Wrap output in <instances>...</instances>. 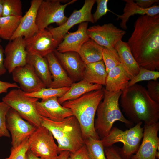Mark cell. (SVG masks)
<instances>
[{"instance_id":"1","label":"cell","mask_w":159,"mask_h":159,"mask_svg":"<svg viewBox=\"0 0 159 159\" xmlns=\"http://www.w3.org/2000/svg\"><path fill=\"white\" fill-rule=\"evenodd\" d=\"M138 66L159 70V14L141 15L136 20L127 42Z\"/></svg>"},{"instance_id":"2","label":"cell","mask_w":159,"mask_h":159,"mask_svg":"<svg viewBox=\"0 0 159 159\" xmlns=\"http://www.w3.org/2000/svg\"><path fill=\"white\" fill-rule=\"evenodd\" d=\"M120 97L122 110L132 123L150 125L158 122L159 103L150 98L143 86L136 84L127 87Z\"/></svg>"},{"instance_id":"3","label":"cell","mask_w":159,"mask_h":159,"mask_svg":"<svg viewBox=\"0 0 159 159\" xmlns=\"http://www.w3.org/2000/svg\"><path fill=\"white\" fill-rule=\"evenodd\" d=\"M103 96L102 89L90 92L62 104V106L71 110L77 120L84 140L89 137L100 139L95 128V118L98 105Z\"/></svg>"},{"instance_id":"4","label":"cell","mask_w":159,"mask_h":159,"mask_svg":"<svg viewBox=\"0 0 159 159\" xmlns=\"http://www.w3.org/2000/svg\"><path fill=\"white\" fill-rule=\"evenodd\" d=\"M42 117V126L47 129L56 140L59 153L63 150L75 152L84 145L80 127L74 116L59 122Z\"/></svg>"},{"instance_id":"5","label":"cell","mask_w":159,"mask_h":159,"mask_svg":"<svg viewBox=\"0 0 159 159\" xmlns=\"http://www.w3.org/2000/svg\"><path fill=\"white\" fill-rule=\"evenodd\" d=\"M102 89L103 99L97 107V117L95 122L96 131L101 139L108 134L114 123L116 121L123 122L128 126L133 124L125 117L119 107V101L122 91L111 92L105 88Z\"/></svg>"},{"instance_id":"6","label":"cell","mask_w":159,"mask_h":159,"mask_svg":"<svg viewBox=\"0 0 159 159\" xmlns=\"http://www.w3.org/2000/svg\"><path fill=\"white\" fill-rule=\"evenodd\" d=\"M142 123L140 122L125 131L117 127L112 128L108 134L101 139L103 146L108 147L117 143L121 142L123 144L122 148L120 149L121 157L123 159H130L137 151L143 137Z\"/></svg>"},{"instance_id":"7","label":"cell","mask_w":159,"mask_h":159,"mask_svg":"<svg viewBox=\"0 0 159 159\" xmlns=\"http://www.w3.org/2000/svg\"><path fill=\"white\" fill-rule=\"evenodd\" d=\"M38 99L26 95L20 88H15L10 91L2 100L23 119L38 127L42 126V117L36 108Z\"/></svg>"},{"instance_id":"8","label":"cell","mask_w":159,"mask_h":159,"mask_svg":"<svg viewBox=\"0 0 159 159\" xmlns=\"http://www.w3.org/2000/svg\"><path fill=\"white\" fill-rule=\"evenodd\" d=\"M76 1L72 0L62 4L61 0H42L38 9L36 18L39 30L46 29L52 23H56L59 26L64 24L68 18L64 14L65 8Z\"/></svg>"},{"instance_id":"9","label":"cell","mask_w":159,"mask_h":159,"mask_svg":"<svg viewBox=\"0 0 159 159\" xmlns=\"http://www.w3.org/2000/svg\"><path fill=\"white\" fill-rule=\"evenodd\" d=\"M29 149L42 159H57L59 152L51 132L41 126L37 127L29 138Z\"/></svg>"},{"instance_id":"10","label":"cell","mask_w":159,"mask_h":159,"mask_svg":"<svg viewBox=\"0 0 159 159\" xmlns=\"http://www.w3.org/2000/svg\"><path fill=\"white\" fill-rule=\"evenodd\" d=\"M95 2V0H85L82 7L79 10L74 11L64 24L57 27L48 29L58 45L74 26L84 22L94 23L91 11Z\"/></svg>"},{"instance_id":"11","label":"cell","mask_w":159,"mask_h":159,"mask_svg":"<svg viewBox=\"0 0 159 159\" xmlns=\"http://www.w3.org/2000/svg\"><path fill=\"white\" fill-rule=\"evenodd\" d=\"M6 128L11 133L12 147L18 146L29 137L37 127L24 120L14 110L10 108L6 117Z\"/></svg>"},{"instance_id":"12","label":"cell","mask_w":159,"mask_h":159,"mask_svg":"<svg viewBox=\"0 0 159 159\" xmlns=\"http://www.w3.org/2000/svg\"><path fill=\"white\" fill-rule=\"evenodd\" d=\"M87 33L90 38L98 45L110 49L114 48L116 44L122 40L126 32L109 23L90 26L87 28Z\"/></svg>"},{"instance_id":"13","label":"cell","mask_w":159,"mask_h":159,"mask_svg":"<svg viewBox=\"0 0 159 159\" xmlns=\"http://www.w3.org/2000/svg\"><path fill=\"white\" fill-rule=\"evenodd\" d=\"M143 140L139 148L130 159H156V154L159 150V122L144 124Z\"/></svg>"},{"instance_id":"14","label":"cell","mask_w":159,"mask_h":159,"mask_svg":"<svg viewBox=\"0 0 159 159\" xmlns=\"http://www.w3.org/2000/svg\"><path fill=\"white\" fill-rule=\"evenodd\" d=\"M10 41L4 49V65L9 72L11 73L16 68L27 64L28 53L23 37H18Z\"/></svg>"},{"instance_id":"15","label":"cell","mask_w":159,"mask_h":159,"mask_svg":"<svg viewBox=\"0 0 159 159\" xmlns=\"http://www.w3.org/2000/svg\"><path fill=\"white\" fill-rule=\"evenodd\" d=\"M25 40L28 53L43 57L53 52L58 45L51 33L46 29L39 30L33 36Z\"/></svg>"},{"instance_id":"16","label":"cell","mask_w":159,"mask_h":159,"mask_svg":"<svg viewBox=\"0 0 159 159\" xmlns=\"http://www.w3.org/2000/svg\"><path fill=\"white\" fill-rule=\"evenodd\" d=\"M11 73L14 81L19 84L20 88L26 93L34 92L46 87L28 64L16 68Z\"/></svg>"},{"instance_id":"17","label":"cell","mask_w":159,"mask_h":159,"mask_svg":"<svg viewBox=\"0 0 159 159\" xmlns=\"http://www.w3.org/2000/svg\"><path fill=\"white\" fill-rule=\"evenodd\" d=\"M36 108L41 117L54 121H60L73 116L71 110L62 105L56 97L42 100L40 102L38 101L36 103Z\"/></svg>"},{"instance_id":"18","label":"cell","mask_w":159,"mask_h":159,"mask_svg":"<svg viewBox=\"0 0 159 159\" xmlns=\"http://www.w3.org/2000/svg\"><path fill=\"white\" fill-rule=\"evenodd\" d=\"M54 53L63 67L74 81L82 79L86 66L78 52L70 51L63 53L56 49Z\"/></svg>"},{"instance_id":"19","label":"cell","mask_w":159,"mask_h":159,"mask_svg":"<svg viewBox=\"0 0 159 159\" xmlns=\"http://www.w3.org/2000/svg\"><path fill=\"white\" fill-rule=\"evenodd\" d=\"M42 0H32L26 14L22 16L19 26L10 41L19 37L29 38L37 33L39 29L36 23L39 7Z\"/></svg>"},{"instance_id":"20","label":"cell","mask_w":159,"mask_h":159,"mask_svg":"<svg viewBox=\"0 0 159 159\" xmlns=\"http://www.w3.org/2000/svg\"><path fill=\"white\" fill-rule=\"evenodd\" d=\"M88 25V22H82L80 24L76 31L68 32L56 50L61 53L70 51L78 52L82 45L90 39L87 33Z\"/></svg>"},{"instance_id":"21","label":"cell","mask_w":159,"mask_h":159,"mask_svg":"<svg viewBox=\"0 0 159 159\" xmlns=\"http://www.w3.org/2000/svg\"><path fill=\"white\" fill-rule=\"evenodd\" d=\"M45 57L47 61L52 79L49 87L57 88L70 87L73 81L61 65L54 52Z\"/></svg>"},{"instance_id":"22","label":"cell","mask_w":159,"mask_h":159,"mask_svg":"<svg viewBox=\"0 0 159 159\" xmlns=\"http://www.w3.org/2000/svg\"><path fill=\"white\" fill-rule=\"evenodd\" d=\"M114 48L120 58L121 64L130 80L139 72L140 67L136 62L127 42L122 40L118 42Z\"/></svg>"},{"instance_id":"23","label":"cell","mask_w":159,"mask_h":159,"mask_svg":"<svg viewBox=\"0 0 159 159\" xmlns=\"http://www.w3.org/2000/svg\"><path fill=\"white\" fill-rule=\"evenodd\" d=\"M123 1L126 2V4L123 10V14L121 15H116L117 16V19L121 20L120 25L124 30L127 28L126 24L130 17L135 14L153 16L159 14V5H155L144 9L138 6L134 0H124Z\"/></svg>"},{"instance_id":"24","label":"cell","mask_w":159,"mask_h":159,"mask_svg":"<svg viewBox=\"0 0 159 159\" xmlns=\"http://www.w3.org/2000/svg\"><path fill=\"white\" fill-rule=\"evenodd\" d=\"M130 79L121 65L117 66L108 73L105 89L111 92L125 90Z\"/></svg>"},{"instance_id":"25","label":"cell","mask_w":159,"mask_h":159,"mask_svg":"<svg viewBox=\"0 0 159 159\" xmlns=\"http://www.w3.org/2000/svg\"><path fill=\"white\" fill-rule=\"evenodd\" d=\"M27 64L30 65L46 87L49 88L52 79L47 61L45 57L28 53Z\"/></svg>"},{"instance_id":"26","label":"cell","mask_w":159,"mask_h":159,"mask_svg":"<svg viewBox=\"0 0 159 159\" xmlns=\"http://www.w3.org/2000/svg\"><path fill=\"white\" fill-rule=\"evenodd\" d=\"M102 88V85L91 83L82 79L77 82H73L68 91L62 96L58 98V101L62 104L66 101L76 99L87 93L101 90Z\"/></svg>"},{"instance_id":"27","label":"cell","mask_w":159,"mask_h":159,"mask_svg":"<svg viewBox=\"0 0 159 159\" xmlns=\"http://www.w3.org/2000/svg\"><path fill=\"white\" fill-rule=\"evenodd\" d=\"M107 74L102 60L86 65L82 80L91 83L105 85Z\"/></svg>"},{"instance_id":"28","label":"cell","mask_w":159,"mask_h":159,"mask_svg":"<svg viewBox=\"0 0 159 159\" xmlns=\"http://www.w3.org/2000/svg\"><path fill=\"white\" fill-rule=\"evenodd\" d=\"M103 47L90 38L82 45L78 53L87 64L102 60Z\"/></svg>"},{"instance_id":"29","label":"cell","mask_w":159,"mask_h":159,"mask_svg":"<svg viewBox=\"0 0 159 159\" xmlns=\"http://www.w3.org/2000/svg\"><path fill=\"white\" fill-rule=\"evenodd\" d=\"M22 16H2L0 18V38L10 40L17 29Z\"/></svg>"},{"instance_id":"30","label":"cell","mask_w":159,"mask_h":159,"mask_svg":"<svg viewBox=\"0 0 159 159\" xmlns=\"http://www.w3.org/2000/svg\"><path fill=\"white\" fill-rule=\"evenodd\" d=\"M89 159H107L101 140L91 137L84 140Z\"/></svg>"},{"instance_id":"31","label":"cell","mask_w":159,"mask_h":159,"mask_svg":"<svg viewBox=\"0 0 159 159\" xmlns=\"http://www.w3.org/2000/svg\"><path fill=\"white\" fill-rule=\"evenodd\" d=\"M70 87L60 88H44L39 90L31 93H26V95L31 97L44 100L53 97H60L68 91Z\"/></svg>"},{"instance_id":"32","label":"cell","mask_w":159,"mask_h":159,"mask_svg":"<svg viewBox=\"0 0 159 159\" xmlns=\"http://www.w3.org/2000/svg\"><path fill=\"white\" fill-rule=\"evenodd\" d=\"M102 54V60L107 73L110 70L121 64L118 54L114 48L108 49L103 47Z\"/></svg>"},{"instance_id":"33","label":"cell","mask_w":159,"mask_h":159,"mask_svg":"<svg viewBox=\"0 0 159 159\" xmlns=\"http://www.w3.org/2000/svg\"><path fill=\"white\" fill-rule=\"evenodd\" d=\"M22 7L20 0H3L2 16H22Z\"/></svg>"},{"instance_id":"34","label":"cell","mask_w":159,"mask_h":159,"mask_svg":"<svg viewBox=\"0 0 159 159\" xmlns=\"http://www.w3.org/2000/svg\"><path fill=\"white\" fill-rule=\"evenodd\" d=\"M159 77L158 71L150 70L140 67L138 74L132 79L130 80L127 87H130L140 81L156 80Z\"/></svg>"},{"instance_id":"35","label":"cell","mask_w":159,"mask_h":159,"mask_svg":"<svg viewBox=\"0 0 159 159\" xmlns=\"http://www.w3.org/2000/svg\"><path fill=\"white\" fill-rule=\"evenodd\" d=\"M28 139L18 146L12 147L9 156L4 159H28L27 152L29 149Z\"/></svg>"},{"instance_id":"36","label":"cell","mask_w":159,"mask_h":159,"mask_svg":"<svg viewBox=\"0 0 159 159\" xmlns=\"http://www.w3.org/2000/svg\"><path fill=\"white\" fill-rule=\"evenodd\" d=\"M10 108L4 102H0V137H10V136L6 125V115Z\"/></svg>"},{"instance_id":"37","label":"cell","mask_w":159,"mask_h":159,"mask_svg":"<svg viewBox=\"0 0 159 159\" xmlns=\"http://www.w3.org/2000/svg\"><path fill=\"white\" fill-rule=\"evenodd\" d=\"M108 0H96L97 8L95 12L92 15L94 23L97 22L101 17L105 15L108 11H110L107 6Z\"/></svg>"},{"instance_id":"38","label":"cell","mask_w":159,"mask_h":159,"mask_svg":"<svg viewBox=\"0 0 159 159\" xmlns=\"http://www.w3.org/2000/svg\"><path fill=\"white\" fill-rule=\"evenodd\" d=\"M147 91L150 98L159 103V82L156 80H150L148 83Z\"/></svg>"},{"instance_id":"39","label":"cell","mask_w":159,"mask_h":159,"mask_svg":"<svg viewBox=\"0 0 159 159\" xmlns=\"http://www.w3.org/2000/svg\"><path fill=\"white\" fill-rule=\"evenodd\" d=\"M67 159H89L85 145L76 151L69 152Z\"/></svg>"},{"instance_id":"40","label":"cell","mask_w":159,"mask_h":159,"mask_svg":"<svg viewBox=\"0 0 159 159\" xmlns=\"http://www.w3.org/2000/svg\"><path fill=\"white\" fill-rule=\"evenodd\" d=\"M104 148L107 159H123L120 154V149L113 145Z\"/></svg>"},{"instance_id":"41","label":"cell","mask_w":159,"mask_h":159,"mask_svg":"<svg viewBox=\"0 0 159 159\" xmlns=\"http://www.w3.org/2000/svg\"><path fill=\"white\" fill-rule=\"evenodd\" d=\"M11 88H20L16 83H10L0 80V94L6 93L8 90Z\"/></svg>"},{"instance_id":"42","label":"cell","mask_w":159,"mask_h":159,"mask_svg":"<svg viewBox=\"0 0 159 159\" xmlns=\"http://www.w3.org/2000/svg\"><path fill=\"white\" fill-rule=\"evenodd\" d=\"M136 4L141 8L145 9L150 7L154 3L159 1L158 0H136Z\"/></svg>"},{"instance_id":"43","label":"cell","mask_w":159,"mask_h":159,"mask_svg":"<svg viewBox=\"0 0 159 159\" xmlns=\"http://www.w3.org/2000/svg\"><path fill=\"white\" fill-rule=\"evenodd\" d=\"M4 49L0 44V76L4 74L7 70L4 65Z\"/></svg>"},{"instance_id":"44","label":"cell","mask_w":159,"mask_h":159,"mask_svg":"<svg viewBox=\"0 0 159 159\" xmlns=\"http://www.w3.org/2000/svg\"><path fill=\"white\" fill-rule=\"evenodd\" d=\"M69 152L67 150H63L60 152L58 155L57 159H67Z\"/></svg>"},{"instance_id":"45","label":"cell","mask_w":159,"mask_h":159,"mask_svg":"<svg viewBox=\"0 0 159 159\" xmlns=\"http://www.w3.org/2000/svg\"><path fill=\"white\" fill-rule=\"evenodd\" d=\"M28 159H42L37 157L29 149L27 152Z\"/></svg>"},{"instance_id":"46","label":"cell","mask_w":159,"mask_h":159,"mask_svg":"<svg viewBox=\"0 0 159 159\" xmlns=\"http://www.w3.org/2000/svg\"><path fill=\"white\" fill-rule=\"evenodd\" d=\"M3 0H0V18L2 16Z\"/></svg>"},{"instance_id":"47","label":"cell","mask_w":159,"mask_h":159,"mask_svg":"<svg viewBox=\"0 0 159 159\" xmlns=\"http://www.w3.org/2000/svg\"><path fill=\"white\" fill-rule=\"evenodd\" d=\"M1 40L0 39V43L1 42Z\"/></svg>"}]
</instances>
